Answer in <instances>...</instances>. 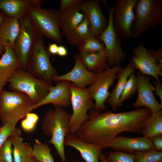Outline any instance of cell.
<instances>
[{"instance_id": "d4e9b609", "label": "cell", "mask_w": 162, "mask_h": 162, "mask_svg": "<svg viewBox=\"0 0 162 162\" xmlns=\"http://www.w3.org/2000/svg\"><path fill=\"white\" fill-rule=\"evenodd\" d=\"M78 54L83 65L91 72L97 73L109 67L105 50L95 53L80 52Z\"/></svg>"}, {"instance_id": "7a4b0ae2", "label": "cell", "mask_w": 162, "mask_h": 162, "mask_svg": "<svg viewBox=\"0 0 162 162\" xmlns=\"http://www.w3.org/2000/svg\"><path fill=\"white\" fill-rule=\"evenodd\" d=\"M45 113L42 129L46 135L51 136L47 142L53 145L62 162H66L64 140L70 133L69 123L71 115L62 107L54 106Z\"/></svg>"}, {"instance_id": "836d02e7", "label": "cell", "mask_w": 162, "mask_h": 162, "mask_svg": "<svg viewBox=\"0 0 162 162\" xmlns=\"http://www.w3.org/2000/svg\"><path fill=\"white\" fill-rule=\"evenodd\" d=\"M21 131L19 128L6 123L0 128V148L9 137L15 136H21Z\"/></svg>"}, {"instance_id": "f907efd6", "label": "cell", "mask_w": 162, "mask_h": 162, "mask_svg": "<svg viewBox=\"0 0 162 162\" xmlns=\"http://www.w3.org/2000/svg\"></svg>"}, {"instance_id": "52a82bcc", "label": "cell", "mask_w": 162, "mask_h": 162, "mask_svg": "<svg viewBox=\"0 0 162 162\" xmlns=\"http://www.w3.org/2000/svg\"><path fill=\"white\" fill-rule=\"evenodd\" d=\"M49 53L42 37L38 35L30 53L27 70L37 77L51 83L53 77L58 75L51 63Z\"/></svg>"}, {"instance_id": "cb8c5ba5", "label": "cell", "mask_w": 162, "mask_h": 162, "mask_svg": "<svg viewBox=\"0 0 162 162\" xmlns=\"http://www.w3.org/2000/svg\"><path fill=\"white\" fill-rule=\"evenodd\" d=\"M4 50L0 58V79L7 82L20 69V64L13 48L5 46Z\"/></svg>"}, {"instance_id": "681fc988", "label": "cell", "mask_w": 162, "mask_h": 162, "mask_svg": "<svg viewBox=\"0 0 162 162\" xmlns=\"http://www.w3.org/2000/svg\"><path fill=\"white\" fill-rule=\"evenodd\" d=\"M1 124H0V128L1 127Z\"/></svg>"}, {"instance_id": "d6986e66", "label": "cell", "mask_w": 162, "mask_h": 162, "mask_svg": "<svg viewBox=\"0 0 162 162\" xmlns=\"http://www.w3.org/2000/svg\"><path fill=\"white\" fill-rule=\"evenodd\" d=\"M44 0H0V10L8 16L19 20L28 14L32 8L41 7Z\"/></svg>"}, {"instance_id": "4316f807", "label": "cell", "mask_w": 162, "mask_h": 162, "mask_svg": "<svg viewBox=\"0 0 162 162\" xmlns=\"http://www.w3.org/2000/svg\"><path fill=\"white\" fill-rule=\"evenodd\" d=\"M141 133L147 138L162 134V111L152 113L145 121Z\"/></svg>"}, {"instance_id": "6da1fadb", "label": "cell", "mask_w": 162, "mask_h": 162, "mask_svg": "<svg viewBox=\"0 0 162 162\" xmlns=\"http://www.w3.org/2000/svg\"><path fill=\"white\" fill-rule=\"evenodd\" d=\"M152 113L145 107L119 113L92 110L89 119L82 124L76 134L82 141L98 146L103 149L110 148L121 133H141L145 121Z\"/></svg>"}, {"instance_id": "ee69618b", "label": "cell", "mask_w": 162, "mask_h": 162, "mask_svg": "<svg viewBox=\"0 0 162 162\" xmlns=\"http://www.w3.org/2000/svg\"><path fill=\"white\" fill-rule=\"evenodd\" d=\"M7 16L4 13L0 10V27L3 22Z\"/></svg>"}, {"instance_id": "f6af8a7d", "label": "cell", "mask_w": 162, "mask_h": 162, "mask_svg": "<svg viewBox=\"0 0 162 162\" xmlns=\"http://www.w3.org/2000/svg\"><path fill=\"white\" fill-rule=\"evenodd\" d=\"M7 82V81L0 79V97L3 88Z\"/></svg>"}, {"instance_id": "8d00e7d4", "label": "cell", "mask_w": 162, "mask_h": 162, "mask_svg": "<svg viewBox=\"0 0 162 162\" xmlns=\"http://www.w3.org/2000/svg\"><path fill=\"white\" fill-rule=\"evenodd\" d=\"M59 13L62 12L67 9L75 5L81 4L84 0H61Z\"/></svg>"}, {"instance_id": "d590c367", "label": "cell", "mask_w": 162, "mask_h": 162, "mask_svg": "<svg viewBox=\"0 0 162 162\" xmlns=\"http://www.w3.org/2000/svg\"><path fill=\"white\" fill-rule=\"evenodd\" d=\"M13 149L12 144L10 137L0 148V159L3 162H14Z\"/></svg>"}, {"instance_id": "5bb4252c", "label": "cell", "mask_w": 162, "mask_h": 162, "mask_svg": "<svg viewBox=\"0 0 162 162\" xmlns=\"http://www.w3.org/2000/svg\"><path fill=\"white\" fill-rule=\"evenodd\" d=\"M133 56L130 62L135 69L141 74L153 77L159 81V76H162V70L158 65L148 50L142 44L134 47Z\"/></svg>"}, {"instance_id": "ffe728a7", "label": "cell", "mask_w": 162, "mask_h": 162, "mask_svg": "<svg viewBox=\"0 0 162 162\" xmlns=\"http://www.w3.org/2000/svg\"><path fill=\"white\" fill-rule=\"evenodd\" d=\"M64 145L78 150L86 162H99V157L103 150L98 146L82 141L76 133H70L67 136Z\"/></svg>"}, {"instance_id": "e575fe53", "label": "cell", "mask_w": 162, "mask_h": 162, "mask_svg": "<svg viewBox=\"0 0 162 162\" xmlns=\"http://www.w3.org/2000/svg\"><path fill=\"white\" fill-rule=\"evenodd\" d=\"M26 117L21 122L20 126L25 131L30 132L35 129L39 119V117L35 113L31 112L27 114Z\"/></svg>"}, {"instance_id": "9c48e42d", "label": "cell", "mask_w": 162, "mask_h": 162, "mask_svg": "<svg viewBox=\"0 0 162 162\" xmlns=\"http://www.w3.org/2000/svg\"><path fill=\"white\" fill-rule=\"evenodd\" d=\"M123 68L120 65L109 67L95 73L94 81L88 88L95 101L94 110L101 112L106 109L107 106L105 104L110 93L109 88L117 78V73Z\"/></svg>"}, {"instance_id": "30bf717a", "label": "cell", "mask_w": 162, "mask_h": 162, "mask_svg": "<svg viewBox=\"0 0 162 162\" xmlns=\"http://www.w3.org/2000/svg\"><path fill=\"white\" fill-rule=\"evenodd\" d=\"M98 38L104 44L110 67L120 65L126 58V54L123 50L120 38L114 27L112 7L109 10L107 26Z\"/></svg>"}, {"instance_id": "7bdbcfd3", "label": "cell", "mask_w": 162, "mask_h": 162, "mask_svg": "<svg viewBox=\"0 0 162 162\" xmlns=\"http://www.w3.org/2000/svg\"><path fill=\"white\" fill-rule=\"evenodd\" d=\"M21 162H41L36 159L32 154L25 157Z\"/></svg>"}, {"instance_id": "d6a6232c", "label": "cell", "mask_w": 162, "mask_h": 162, "mask_svg": "<svg viewBox=\"0 0 162 162\" xmlns=\"http://www.w3.org/2000/svg\"><path fill=\"white\" fill-rule=\"evenodd\" d=\"M107 162H136L134 153L112 151L106 156Z\"/></svg>"}, {"instance_id": "bcb514c9", "label": "cell", "mask_w": 162, "mask_h": 162, "mask_svg": "<svg viewBox=\"0 0 162 162\" xmlns=\"http://www.w3.org/2000/svg\"><path fill=\"white\" fill-rule=\"evenodd\" d=\"M99 159L102 162H107L106 160V156L103 153H101L100 155Z\"/></svg>"}, {"instance_id": "7c38bea8", "label": "cell", "mask_w": 162, "mask_h": 162, "mask_svg": "<svg viewBox=\"0 0 162 162\" xmlns=\"http://www.w3.org/2000/svg\"><path fill=\"white\" fill-rule=\"evenodd\" d=\"M19 21L20 29L14 50L19 61L20 69L26 70L31 50L38 35L32 26L28 14Z\"/></svg>"}, {"instance_id": "8fae6325", "label": "cell", "mask_w": 162, "mask_h": 162, "mask_svg": "<svg viewBox=\"0 0 162 162\" xmlns=\"http://www.w3.org/2000/svg\"><path fill=\"white\" fill-rule=\"evenodd\" d=\"M139 0H117L113 8V24L118 35L123 39L132 37L131 28L134 9Z\"/></svg>"}, {"instance_id": "1f68e13d", "label": "cell", "mask_w": 162, "mask_h": 162, "mask_svg": "<svg viewBox=\"0 0 162 162\" xmlns=\"http://www.w3.org/2000/svg\"><path fill=\"white\" fill-rule=\"evenodd\" d=\"M134 153L136 162H162V152L155 149Z\"/></svg>"}, {"instance_id": "44dd1931", "label": "cell", "mask_w": 162, "mask_h": 162, "mask_svg": "<svg viewBox=\"0 0 162 162\" xmlns=\"http://www.w3.org/2000/svg\"><path fill=\"white\" fill-rule=\"evenodd\" d=\"M81 4L73 6L62 12H59V26L62 35L65 37L84 19L85 16L80 9Z\"/></svg>"}, {"instance_id": "ac0fdd59", "label": "cell", "mask_w": 162, "mask_h": 162, "mask_svg": "<svg viewBox=\"0 0 162 162\" xmlns=\"http://www.w3.org/2000/svg\"><path fill=\"white\" fill-rule=\"evenodd\" d=\"M110 148L113 151L134 153L155 149L150 138L144 136L134 138L118 136Z\"/></svg>"}, {"instance_id": "3957f363", "label": "cell", "mask_w": 162, "mask_h": 162, "mask_svg": "<svg viewBox=\"0 0 162 162\" xmlns=\"http://www.w3.org/2000/svg\"><path fill=\"white\" fill-rule=\"evenodd\" d=\"M33 104L24 94L3 90L0 97V120L3 124L16 127L20 119L33 110Z\"/></svg>"}, {"instance_id": "f35d334b", "label": "cell", "mask_w": 162, "mask_h": 162, "mask_svg": "<svg viewBox=\"0 0 162 162\" xmlns=\"http://www.w3.org/2000/svg\"><path fill=\"white\" fill-rule=\"evenodd\" d=\"M150 139L154 149L159 151L162 152V134L156 136Z\"/></svg>"}, {"instance_id": "4dcf8cb0", "label": "cell", "mask_w": 162, "mask_h": 162, "mask_svg": "<svg viewBox=\"0 0 162 162\" xmlns=\"http://www.w3.org/2000/svg\"><path fill=\"white\" fill-rule=\"evenodd\" d=\"M136 75L134 71L128 77L120 97L118 106L122 105L124 101L131 98L135 94L136 91Z\"/></svg>"}, {"instance_id": "9a60e30c", "label": "cell", "mask_w": 162, "mask_h": 162, "mask_svg": "<svg viewBox=\"0 0 162 162\" xmlns=\"http://www.w3.org/2000/svg\"><path fill=\"white\" fill-rule=\"evenodd\" d=\"M80 7L88 20L93 36L98 38L108 24V21L101 10L99 2L96 0L85 1Z\"/></svg>"}, {"instance_id": "ba28073f", "label": "cell", "mask_w": 162, "mask_h": 162, "mask_svg": "<svg viewBox=\"0 0 162 162\" xmlns=\"http://www.w3.org/2000/svg\"><path fill=\"white\" fill-rule=\"evenodd\" d=\"M69 87L73 110L69 123V129L70 133L76 134L82 124L89 119L87 112L94 109V100L88 88H79L70 83Z\"/></svg>"}, {"instance_id": "83f0119b", "label": "cell", "mask_w": 162, "mask_h": 162, "mask_svg": "<svg viewBox=\"0 0 162 162\" xmlns=\"http://www.w3.org/2000/svg\"><path fill=\"white\" fill-rule=\"evenodd\" d=\"M10 139L13 146L14 162H21L25 157L32 154L33 147L30 144L24 142L21 136H11Z\"/></svg>"}, {"instance_id": "4fadbf2b", "label": "cell", "mask_w": 162, "mask_h": 162, "mask_svg": "<svg viewBox=\"0 0 162 162\" xmlns=\"http://www.w3.org/2000/svg\"><path fill=\"white\" fill-rule=\"evenodd\" d=\"M136 81L137 96L132 104L133 106L136 109L141 107L147 108L152 113L162 110V105L154 96V86L151 83L149 76L138 71L136 75Z\"/></svg>"}, {"instance_id": "7402d4cb", "label": "cell", "mask_w": 162, "mask_h": 162, "mask_svg": "<svg viewBox=\"0 0 162 162\" xmlns=\"http://www.w3.org/2000/svg\"><path fill=\"white\" fill-rule=\"evenodd\" d=\"M135 69L130 61L125 67H123L117 73L118 81L117 84L105 102L111 106L113 110H116L119 106L118 101L127 80Z\"/></svg>"}, {"instance_id": "f546056e", "label": "cell", "mask_w": 162, "mask_h": 162, "mask_svg": "<svg viewBox=\"0 0 162 162\" xmlns=\"http://www.w3.org/2000/svg\"><path fill=\"white\" fill-rule=\"evenodd\" d=\"M77 49L80 52L95 53L104 50L105 46L100 39L92 36L78 46Z\"/></svg>"}, {"instance_id": "5b68a950", "label": "cell", "mask_w": 162, "mask_h": 162, "mask_svg": "<svg viewBox=\"0 0 162 162\" xmlns=\"http://www.w3.org/2000/svg\"><path fill=\"white\" fill-rule=\"evenodd\" d=\"M132 37L137 38L150 27L162 22V0H138L134 9Z\"/></svg>"}, {"instance_id": "2e32d148", "label": "cell", "mask_w": 162, "mask_h": 162, "mask_svg": "<svg viewBox=\"0 0 162 162\" xmlns=\"http://www.w3.org/2000/svg\"><path fill=\"white\" fill-rule=\"evenodd\" d=\"M74 58L75 63L72 70L64 75L54 76L52 81L56 82L63 80L72 82L78 88H85L93 82L95 73L89 71L86 68L80 59L78 54L75 55Z\"/></svg>"}, {"instance_id": "ab89813d", "label": "cell", "mask_w": 162, "mask_h": 162, "mask_svg": "<svg viewBox=\"0 0 162 162\" xmlns=\"http://www.w3.org/2000/svg\"><path fill=\"white\" fill-rule=\"evenodd\" d=\"M154 91L156 94L159 97L160 104L162 105V85L159 81H154Z\"/></svg>"}, {"instance_id": "c3c4849f", "label": "cell", "mask_w": 162, "mask_h": 162, "mask_svg": "<svg viewBox=\"0 0 162 162\" xmlns=\"http://www.w3.org/2000/svg\"><path fill=\"white\" fill-rule=\"evenodd\" d=\"M0 162H3L1 159H0Z\"/></svg>"}, {"instance_id": "b9f144b4", "label": "cell", "mask_w": 162, "mask_h": 162, "mask_svg": "<svg viewBox=\"0 0 162 162\" xmlns=\"http://www.w3.org/2000/svg\"><path fill=\"white\" fill-rule=\"evenodd\" d=\"M67 54L68 51L65 46L62 45L58 46L57 54L61 57H65Z\"/></svg>"}, {"instance_id": "60d3db41", "label": "cell", "mask_w": 162, "mask_h": 162, "mask_svg": "<svg viewBox=\"0 0 162 162\" xmlns=\"http://www.w3.org/2000/svg\"><path fill=\"white\" fill-rule=\"evenodd\" d=\"M58 46L56 43L50 44L48 49L49 53L52 55L57 54Z\"/></svg>"}, {"instance_id": "484cf974", "label": "cell", "mask_w": 162, "mask_h": 162, "mask_svg": "<svg viewBox=\"0 0 162 162\" xmlns=\"http://www.w3.org/2000/svg\"><path fill=\"white\" fill-rule=\"evenodd\" d=\"M92 36L93 35L90 26L85 16L82 22L65 37L70 44L78 46Z\"/></svg>"}, {"instance_id": "603a6c76", "label": "cell", "mask_w": 162, "mask_h": 162, "mask_svg": "<svg viewBox=\"0 0 162 162\" xmlns=\"http://www.w3.org/2000/svg\"><path fill=\"white\" fill-rule=\"evenodd\" d=\"M20 29L19 20L7 16L0 27V45L14 49Z\"/></svg>"}, {"instance_id": "74e56055", "label": "cell", "mask_w": 162, "mask_h": 162, "mask_svg": "<svg viewBox=\"0 0 162 162\" xmlns=\"http://www.w3.org/2000/svg\"><path fill=\"white\" fill-rule=\"evenodd\" d=\"M158 66L162 70V48H160L156 50L151 49L148 50Z\"/></svg>"}, {"instance_id": "e0dca14e", "label": "cell", "mask_w": 162, "mask_h": 162, "mask_svg": "<svg viewBox=\"0 0 162 162\" xmlns=\"http://www.w3.org/2000/svg\"><path fill=\"white\" fill-rule=\"evenodd\" d=\"M57 82L55 86H50L49 92L44 98L33 105V110L49 104L62 107H68L70 105L71 92L69 87L70 82L63 80Z\"/></svg>"}, {"instance_id": "277c9868", "label": "cell", "mask_w": 162, "mask_h": 162, "mask_svg": "<svg viewBox=\"0 0 162 162\" xmlns=\"http://www.w3.org/2000/svg\"><path fill=\"white\" fill-rule=\"evenodd\" d=\"M12 91L25 94L33 104L42 100L48 93L51 83L39 78L29 72L18 69L7 80Z\"/></svg>"}, {"instance_id": "7dc6e473", "label": "cell", "mask_w": 162, "mask_h": 162, "mask_svg": "<svg viewBox=\"0 0 162 162\" xmlns=\"http://www.w3.org/2000/svg\"><path fill=\"white\" fill-rule=\"evenodd\" d=\"M5 50V47L0 45V54H1L4 50Z\"/></svg>"}, {"instance_id": "8992f818", "label": "cell", "mask_w": 162, "mask_h": 162, "mask_svg": "<svg viewBox=\"0 0 162 162\" xmlns=\"http://www.w3.org/2000/svg\"><path fill=\"white\" fill-rule=\"evenodd\" d=\"M28 15L38 35L45 36L62 45V35L59 26L58 11L35 7L30 9Z\"/></svg>"}, {"instance_id": "f1b7e54d", "label": "cell", "mask_w": 162, "mask_h": 162, "mask_svg": "<svg viewBox=\"0 0 162 162\" xmlns=\"http://www.w3.org/2000/svg\"><path fill=\"white\" fill-rule=\"evenodd\" d=\"M49 145L44 144L38 139L35 140L32 155L41 162H54Z\"/></svg>"}]
</instances>
